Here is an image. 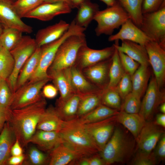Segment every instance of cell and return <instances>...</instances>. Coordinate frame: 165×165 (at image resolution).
Here are the masks:
<instances>
[{"mask_svg":"<svg viewBox=\"0 0 165 165\" xmlns=\"http://www.w3.org/2000/svg\"><path fill=\"white\" fill-rule=\"evenodd\" d=\"M44 98L26 107L17 109L9 108L7 122L20 144L29 143L36 132L38 123L46 108Z\"/></svg>","mask_w":165,"mask_h":165,"instance_id":"cell-1","label":"cell"},{"mask_svg":"<svg viewBox=\"0 0 165 165\" xmlns=\"http://www.w3.org/2000/svg\"><path fill=\"white\" fill-rule=\"evenodd\" d=\"M135 140L119 127H115L110 139L100 152L106 165L127 161L133 152Z\"/></svg>","mask_w":165,"mask_h":165,"instance_id":"cell-2","label":"cell"},{"mask_svg":"<svg viewBox=\"0 0 165 165\" xmlns=\"http://www.w3.org/2000/svg\"><path fill=\"white\" fill-rule=\"evenodd\" d=\"M59 132L64 143L85 156H89L100 152L82 125L72 120L64 121Z\"/></svg>","mask_w":165,"mask_h":165,"instance_id":"cell-3","label":"cell"},{"mask_svg":"<svg viewBox=\"0 0 165 165\" xmlns=\"http://www.w3.org/2000/svg\"><path fill=\"white\" fill-rule=\"evenodd\" d=\"M86 29L77 25L73 20L70 24L68 30L61 38L41 47V53L38 67L28 82L32 83L51 78L48 74V70L53 61L59 47L70 36L84 33Z\"/></svg>","mask_w":165,"mask_h":165,"instance_id":"cell-4","label":"cell"},{"mask_svg":"<svg viewBox=\"0 0 165 165\" xmlns=\"http://www.w3.org/2000/svg\"><path fill=\"white\" fill-rule=\"evenodd\" d=\"M86 44L84 33L73 35L67 38L58 48L47 73L64 70L74 65L79 49Z\"/></svg>","mask_w":165,"mask_h":165,"instance_id":"cell-5","label":"cell"},{"mask_svg":"<svg viewBox=\"0 0 165 165\" xmlns=\"http://www.w3.org/2000/svg\"><path fill=\"white\" fill-rule=\"evenodd\" d=\"M130 17L119 2L97 12L94 20L97 25L95 29L96 35H111Z\"/></svg>","mask_w":165,"mask_h":165,"instance_id":"cell-6","label":"cell"},{"mask_svg":"<svg viewBox=\"0 0 165 165\" xmlns=\"http://www.w3.org/2000/svg\"><path fill=\"white\" fill-rule=\"evenodd\" d=\"M37 47L35 39L29 36H23L17 45L10 51L14 60V65L13 72L6 81L13 94L16 90L21 69Z\"/></svg>","mask_w":165,"mask_h":165,"instance_id":"cell-7","label":"cell"},{"mask_svg":"<svg viewBox=\"0 0 165 165\" xmlns=\"http://www.w3.org/2000/svg\"><path fill=\"white\" fill-rule=\"evenodd\" d=\"M140 28L151 40L165 49V2L158 10L143 14Z\"/></svg>","mask_w":165,"mask_h":165,"instance_id":"cell-8","label":"cell"},{"mask_svg":"<svg viewBox=\"0 0 165 165\" xmlns=\"http://www.w3.org/2000/svg\"><path fill=\"white\" fill-rule=\"evenodd\" d=\"M49 78L32 83H27L13 94L9 107L10 109L22 108L37 102L44 98L41 90L49 81Z\"/></svg>","mask_w":165,"mask_h":165,"instance_id":"cell-9","label":"cell"},{"mask_svg":"<svg viewBox=\"0 0 165 165\" xmlns=\"http://www.w3.org/2000/svg\"><path fill=\"white\" fill-rule=\"evenodd\" d=\"M165 92L159 87L153 75L141 101L138 113L146 121H151L160 105L165 102Z\"/></svg>","mask_w":165,"mask_h":165,"instance_id":"cell-10","label":"cell"},{"mask_svg":"<svg viewBox=\"0 0 165 165\" xmlns=\"http://www.w3.org/2000/svg\"><path fill=\"white\" fill-rule=\"evenodd\" d=\"M116 122L115 115L100 121L82 125L101 152L112 136Z\"/></svg>","mask_w":165,"mask_h":165,"instance_id":"cell-11","label":"cell"},{"mask_svg":"<svg viewBox=\"0 0 165 165\" xmlns=\"http://www.w3.org/2000/svg\"><path fill=\"white\" fill-rule=\"evenodd\" d=\"M115 50V44L101 50L91 49L86 44L79 49L74 65L81 71L85 68L112 57Z\"/></svg>","mask_w":165,"mask_h":165,"instance_id":"cell-12","label":"cell"},{"mask_svg":"<svg viewBox=\"0 0 165 165\" xmlns=\"http://www.w3.org/2000/svg\"><path fill=\"white\" fill-rule=\"evenodd\" d=\"M153 72V75L159 87L162 89L165 82V49L157 42L150 41L145 46Z\"/></svg>","mask_w":165,"mask_h":165,"instance_id":"cell-13","label":"cell"},{"mask_svg":"<svg viewBox=\"0 0 165 165\" xmlns=\"http://www.w3.org/2000/svg\"><path fill=\"white\" fill-rule=\"evenodd\" d=\"M15 0H0V22L3 28H11L30 34L32 28L24 22L13 6Z\"/></svg>","mask_w":165,"mask_h":165,"instance_id":"cell-14","label":"cell"},{"mask_svg":"<svg viewBox=\"0 0 165 165\" xmlns=\"http://www.w3.org/2000/svg\"><path fill=\"white\" fill-rule=\"evenodd\" d=\"M72 9L69 4L64 2H43L27 14L24 17L48 21L57 16L70 13Z\"/></svg>","mask_w":165,"mask_h":165,"instance_id":"cell-15","label":"cell"},{"mask_svg":"<svg viewBox=\"0 0 165 165\" xmlns=\"http://www.w3.org/2000/svg\"><path fill=\"white\" fill-rule=\"evenodd\" d=\"M164 133L155 122L146 121L136 140L138 150L147 153L152 152Z\"/></svg>","mask_w":165,"mask_h":165,"instance_id":"cell-16","label":"cell"},{"mask_svg":"<svg viewBox=\"0 0 165 165\" xmlns=\"http://www.w3.org/2000/svg\"><path fill=\"white\" fill-rule=\"evenodd\" d=\"M112 57L84 68L81 72L92 83L103 90L107 87L109 82V70Z\"/></svg>","mask_w":165,"mask_h":165,"instance_id":"cell-17","label":"cell"},{"mask_svg":"<svg viewBox=\"0 0 165 165\" xmlns=\"http://www.w3.org/2000/svg\"><path fill=\"white\" fill-rule=\"evenodd\" d=\"M128 40L145 46L151 40L129 19L121 26L119 31L116 34L110 35V42L116 40Z\"/></svg>","mask_w":165,"mask_h":165,"instance_id":"cell-18","label":"cell"},{"mask_svg":"<svg viewBox=\"0 0 165 165\" xmlns=\"http://www.w3.org/2000/svg\"><path fill=\"white\" fill-rule=\"evenodd\" d=\"M72 88L74 93L80 96L101 92L103 90L92 83L74 65L66 69Z\"/></svg>","mask_w":165,"mask_h":165,"instance_id":"cell-19","label":"cell"},{"mask_svg":"<svg viewBox=\"0 0 165 165\" xmlns=\"http://www.w3.org/2000/svg\"><path fill=\"white\" fill-rule=\"evenodd\" d=\"M70 24L61 20L57 23L39 30L35 39L38 47H41L61 38L68 30Z\"/></svg>","mask_w":165,"mask_h":165,"instance_id":"cell-20","label":"cell"},{"mask_svg":"<svg viewBox=\"0 0 165 165\" xmlns=\"http://www.w3.org/2000/svg\"><path fill=\"white\" fill-rule=\"evenodd\" d=\"M85 156L63 142L50 152V165H71L77 159Z\"/></svg>","mask_w":165,"mask_h":165,"instance_id":"cell-21","label":"cell"},{"mask_svg":"<svg viewBox=\"0 0 165 165\" xmlns=\"http://www.w3.org/2000/svg\"><path fill=\"white\" fill-rule=\"evenodd\" d=\"M64 142L59 132L37 130L29 141L36 145L42 150L50 152Z\"/></svg>","mask_w":165,"mask_h":165,"instance_id":"cell-22","label":"cell"},{"mask_svg":"<svg viewBox=\"0 0 165 165\" xmlns=\"http://www.w3.org/2000/svg\"><path fill=\"white\" fill-rule=\"evenodd\" d=\"M117 50L126 54L141 65L149 66L148 54L145 46L128 40L122 41L120 46L119 40L115 41Z\"/></svg>","mask_w":165,"mask_h":165,"instance_id":"cell-23","label":"cell"},{"mask_svg":"<svg viewBox=\"0 0 165 165\" xmlns=\"http://www.w3.org/2000/svg\"><path fill=\"white\" fill-rule=\"evenodd\" d=\"M116 119L130 132L136 141L146 122L138 113H128L122 110L116 115Z\"/></svg>","mask_w":165,"mask_h":165,"instance_id":"cell-24","label":"cell"},{"mask_svg":"<svg viewBox=\"0 0 165 165\" xmlns=\"http://www.w3.org/2000/svg\"><path fill=\"white\" fill-rule=\"evenodd\" d=\"M80 100V96L76 94L64 100L57 99L55 108L63 120L69 121L76 118Z\"/></svg>","mask_w":165,"mask_h":165,"instance_id":"cell-25","label":"cell"},{"mask_svg":"<svg viewBox=\"0 0 165 165\" xmlns=\"http://www.w3.org/2000/svg\"><path fill=\"white\" fill-rule=\"evenodd\" d=\"M64 121L58 115L55 107L46 108L37 124L36 129L46 131L59 132Z\"/></svg>","mask_w":165,"mask_h":165,"instance_id":"cell-26","label":"cell"},{"mask_svg":"<svg viewBox=\"0 0 165 165\" xmlns=\"http://www.w3.org/2000/svg\"><path fill=\"white\" fill-rule=\"evenodd\" d=\"M78 9L73 20L77 25L86 29L99 10V6L90 0H84Z\"/></svg>","mask_w":165,"mask_h":165,"instance_id":"cell-27","label":"cell"},{"mask_svg":"<svg viewBox=\"0 0 165 165\" xmlns=\"http://www.w3.org/2000/svg\"><path fill=\"white\" fill-rule=\"evenodd\" d=\"M41 53V47H38L24 65L17 77L16 90L27 83L34 73L38 64Z\"/></svg>","mask_w":165,"mask_h":165,"instance_id":"cell-28","label":"cell"},{"mask_svg":"<svg viewBox=\"0 0 165 165\" xmlns=\"http://www.w3.org/2000/svg\"><path fill=\"white\" fill-rule=\"evenodd\" d=\"M119 112L101 104L88 113L72 120L79 124H88L100 121L116 115Z\"/></svg>","mask_w":165,"mask_h":165,"instance_id":"cell-29","label":"cell"},{"mask_svg":"<svg viewBox=\"0 0 165 165\" xmlns=\"http://www.w3.org/2000/svg\"><path fill=\"white\" fill-rule=\"evenodd\" d=\"M16 138L9 123L6 122L0 133V165L7 163L11 148Z\"/></svg>","mask_w":165,"mask_h":165,"instance_id":"cell-30","label":"cell"},{"mask_svg":"<svg viewBox=\"0 0 165 165\" xmlns=\"http://www.w3.org/2000/svg\"><path fill=\"white\" fill-rule=\"evenodd\" d=\"M48 74L60 93L59 99L64 100L75 94L71 86L66 69L49 72Z\"/></svg>","mask_w":165,"mask_h":165,"instance_id":"cell-31","label":"cell"},{"mask_svg":"<svg viewBox=\"0 0 165 165\" xmlns=\"http://www.w3.org/2000/svg\"><path fill=\"white\" fill-rule=\"evenodd\" d=\"M149 66L140 65L131 76L132 92L141 98L147 88L150 76Z\"/></svg>","mask_w":165,"mask_h":165,"instance_id":"cell-32","label":"cell"},{"mask_svg":"<svg viewBox=\"0 0 165 165\" xmlns=\"http://www.w3.org/2000/svg\"><path fill=\"white\" fill-rule=\"evenodd\" d=\"M143 0H118L130 16L133 22L140 28L142 17V6Z\"/></svg>","mask_w":165,"mask_h":165,"instance_id":"cell-33","label":"cell"},{"mask_svg":"<svg viewBox=\"0 0 165 165\" xmlns=\"http://www.w3.org/2000/svg\"><path fill=\"white\" fill-rule=\"evenodd\" d=\"M102 92L80 96V100L75 119L88 113L101 104V95Z\"/></svg>","mask_w":165,"mask_h":165,"instance_id":"cell-34","label":"cell"},{"mask_svg":"<svg viewBox=\"0 0 165 165\" xmlns=\"http://www.w3.org/2000/svg\"><path fill=\"white\" fill-rule=\"evenodd\" d=\"M125 72L120 62L118 51L116 47L109 69V82L107 87L115 88Z\"/></svg>","mask_w":165,"mask_h":165,"instance_id":"cell-35","label":"cell"},{"mask_svg":"<svg viewBox=\"0 0 165 165\" xmlns=\"http://www.w3.org/2000/svg\"><path fill=\"white\" fill-rule=\"evenodd\" d=\"M21 31L11 28H3L0 35V40L3 47L10 51L17 45L22 37Z\"/></svg>","mask_w":165,"mask_h":165,"instance_id":"cell-36","label":"cell"},{"mask_svg":"<svg viewBox=\"0 0 165 165\" xmlns=\"http://www.w3.org/2000/svg\"><path fill=\"white\" fill-rule=\"evenodd\" d=\"M121 99L115 88L107 87L103 90L101 93V104L119 111L121 109Z\"/></svg>","mask_w":165,"mask_h":165,"instance_id":"cell-37","label":"cell"},{"mask_svg":"<svg viewBox=\"0 0 165 165\" xmlns=\"http://www.w3.org/2000/svg\"><path fill=\"white\" fill-rule=\"evenodd\" d=\"M14 61L10 52L3 47L0 52V79L7 80L14 69Z\"/></svg>","mask_w":165,"mask_h":165,"instance_id":"cell-38","label":"cell"},{"mask_svg":"<svg viewBox=\"0 0 165 165\" xmlns=\"http://www.w3.org/2000/svg\"><path fill=\"white\" fill-rule=\"evenodd\" d=\"M44 1V0H17L15 1L13 6L18 15L21 18L24 17Z\"/></svg>","mask_w":165,"mask_h":165,"instance_id":"cell-39","label":"cell"},{"mask_svg":"<svg viewBox=\"0 0 165 165\" xmlns=\"http://www.w3.org/2000/svg\"><path fill=\"white\" fill-rule=\"evenodd\" d=\"M141 97L131 91L123 100L120 110L131 113H138L141 104Z\"/></svg>","mask_w":165,"mask_h":165,"instance_id":"cell-40","label":"cell"},{"mask_svg":"<svg viewBox=\"0 0 165 165\" xmlns=\"http://www.w3.org/2000/svg\"><path fill=\"white\" fill-rule=\"evenodd\" d=\"M158 162L154 152L147 153L138 150L131 164L134 165H154Z\"/></svg>","mask_w":165,"mask_h":165,"instance_id":"cell-41","label":"cell"},{"mask_svg":"<svg viewBox=\"0 0 165 165\" xmlns=\"http://www.w3.org/2000/svg\"><path fill=\"white\" fill-rule=\"evenodd\" d=\"M123 100L132 91L131 76L125 72L123 75L114 88Z\"/></svg>","mask_w":165,"mask_h":165,"instance_id":"cell-42","label":"cell"},{"mask_svg":"<svg viewBox=\"0 0 165 165\" xmlns=\"http://www.w3.org/2000/svg\"><path fill=\"white\" fill-rule=\"evenodd\" d=\"M118 52L125 72L132 76L140 65V64L124 53L118 51Z\"/></svg>","mask_w":165,"mask_h":165,"instance_id":"cell-43","label":"cell"},{"mask_svg":"<svg viewBox=\"0 0 165 165\" xmlns=\"http://www.w3.org/2000/svg\"><path fill=\"white\" fill-rule=\"evenodd\" d=\"M13 95L6 80L0 79V105L9 108Z\"/></svg>","mask_w":165,"mask_h":165,"instance_id":"cell-44","label":"cell"},{"mask_svg":"<svg viewBox=\"0 0 165 165\" xmlns=\"http://www.w3.org/2000/svg\"><path fill=\"white\" fill-rule=\"evenodd\" d=\"M28 157L31 163L35 165L43 164L47 160L46 156L35 147H31L29 150Z\"/></svg>","mask_w":165,"mask_h":165,"instance_id":"cell-45","label":"cell"},{"mask_svg":"<svg viewBox=\"0 0 165 165\" xmlns=\"http://www.w3.org/2000/svg\"><path fill=\"white\" fill-rule=\"evenodd\" d=\"M165 2V0H143L142 6V13L158 10Z\"/></svg>","mask_w":165,"mask_h":165,"instance_id":"cell-46","label":"cell"},{"mask_svg":"<svg viewBox=\"0 0 165 165\" xmlns=\"http://www.w3.org/2000/svg\"><path fill=\"white\" fill-rule=\"evenodd\" d=\"M154 152L158 161L165 158V135L164 133L161 137L155 147Z\"/></svg>","mask_w":165,"mask_h":165,"instance_id":"cell-47","label":"cell"},{"mask_svg":"<svg viewBox=\"0 0 165 165\" xmlns=\"http://www.w3.org/2000/svg\"><path fill=\"white\" fill-rule=\"evenodd\" d=\"M42 89V94L44 97L53 99L55 97L57 94L58 90L54 85L46 84Z\"/></svg>","mask_w":165,"mask_h":165,"instance_id":"cell-48","label":"cell"},{"mask_svg":"<svg viewBox=\"0 0 165 165\" xmlns=\"http://www.w3.org/2000/svg\"><path fill=\"white\" fill-rule=\"evenodd\" d=\"M9 108L0 105V133L7 121Z\"/></svg>","mask_w":165,"mask_h":165,"instance_id":"cell-49","label":"cell"},{"mask_svg":"<svg viewBox=\"0 0 165 165\" xmlns=\"http://www.w3.org/2000/svg\"><path fill=\"white\" fill-rule=\"evenodd\" d=\"M89 165H105V162L98 152L88 157Z\"/></svg>","mask_w":165,"mask_h":165,"instance_id":"cell-50","label":"cell"},{"mask_svg":"<svg viewBox=\"0 0 165 165\" xmlns=\"http://www.w3.org/2000/svg\"><path fill=\"white\" fill-rule=\"evenodd\" d=\"M10 153L12 156H18L23 154V150L21 144L17 139H16L11 148Z\"/></svg>","mask_w":165,"mask_h":165,"instance_id":"cell-51","label":"cell"},{"mask_svg":"<svg viewBox=\"0 0 165 165\" xmlns=\"http://www.w3.org/2000/svg\"><path fill=\"white\" fill-rule=\"evenodd\" d=\"M24 159L23 154L18 156H12L8 159L7 163L10 165H19L22 163Z\"/></svg>","mask_w":165,"mask_h":165,"instance_id":"cell-52","label":"cell"},{"mask_svg":"<svg viewBox=\"0 0 165 165\" xmlns=\"http://www.w3.org/2000/svg\"><path fill=\"white\" fill-rule=\"evenodd\" d=\"M155 123L158 126L165 127V114L160 113L157 115Z\"/></svg>","mask_w":165,"mask_h":165,"instance_id":"cell-53","label":"cell"},{"mask_svg":"<svg viewBox=\"0 0 165 165\" xmlns=\"http://www.w3.org/2000/svg\"><path fill=\"white\" fill-rule=\"evenodd\" d=\"M84 0H71V6L72 9L78 8Z\"/></svg>","mask_w":165,"mask_h":165,"instance_id":"cell-54","label":"cell"},{"mask_svg":"<svg viewBox=\"0 0 165 165\" xmlns=\"http://www.w3.org/2000/svg\"><path fill=\"white\" fill-rule=\"evenodd\" d=\"M105 4L108 7L113 6L119 2L118 0H100Z\"/></svg>","mask_w":165,"mask_h":165,"instance_id":"cell-55","label":"cell"},{"mask_svg":"<svg viewBox=\"0 0 165 165\" xmlns=\"http://www.w3.org/2000/svg\"><path fill=\"white\" fill-rule=\"evenodd\" d=\"M60 2H66L69 4L70 5L71 0H44V2L53 3Z\"/></svg>","mask_w":165,"mask_h":165,"instance_id":"cell-56","label":"cell"},{"mask_svg":"<svg viewBox=\"0 0 165 165\" xmlns=\"http://www.w3.org/2000/svg\"><path fill=\"white\" fill-rule=\"evenodd\" d=\"M159 110L161 113L165 114V103H162L160 105Z\"/></svg>","mask_w":165,"mask_h":165,"instance_id":"cell-57","label":"cell"},{"mask_svg":"<svg viewBox=\"0 0 165 165\" xmlns=\"http://www.w3.org/2000/svg\"><path fill=\"white\" fill-rule=\"evenodd\" d=\"M3 29V27L2 24L0 22V35L2 32Z\"/></svg>","mask_w":165,"mask_h":165,"instance_id":"cell-58","label":"cell"},{"mask_svg":"<svg viewBox=\"0 0 165 165\" xmlns=\"http://www.w3.org/2000/svg\"><path fill=\"white\" fill-rule=\"evenodd\" d=\"M3 46H2V44L0 40V52L2 50L3 48Z\"/></svg>","mask_w":165,"mask_h":165,"instance_id":"cell-59","label":"cell"}]
</instances>
